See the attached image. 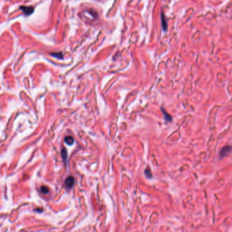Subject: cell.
<instances>
[{
  "mask_svg": "<svg viewBox=\"0 0 232 232\" xmlns=\"http://www.w3.org/2000/svg\"><path fill=\"white\" fill-rule=\"evenodd\" d=\"M144 174L147 177H148V178H151V177H152V174H151V170H149L148 168H146V170H145Z\"/></svg>",
  "mask_w": 232,
  "mask_h": 232,
  "instance_id": "10",
  "label": "cell"
},
{
  "mask_svg": "<svg viewBox=\"0 0 232 232\" xmlns=\"http://www.w3.org/2000/svg\"><path fill=\"white\" fill-rule=\"evenodd\" d=\"M65 142L69 146H71L74 143V139L72 136H66L65 137Z\"/></svg>",
  "mask_w": 232,
  "mask_h": 232,
  "instance_id": "4",
  "label": "cell"
},
{
  "mask_svg": "<svg viewBox=\"0 0 232 232\" xmlns=\"http://www.w3.org/2000/svg\"><path fill=\"white\" fill-rule=\"evenodd\" d=\"M40 191L43 194H47V193H48V192H49V189H48V186H42L40 187Z\"/></svg>",
  "mask_w": 232,
  "mask_h": 232,
  "instance_id": "8",
  "label": "cell"
},
{
  "mask_svg": "<svg viewBox=\"0 0 232 232\" xmlns=\"http://www.w3.org/2000/svg\"><path fill=\"white\" fill-rule=\"evenodd\" d=\"M162 110L163 111V113H164V117H165V119H166V121L167 122H170V121H172V117H171V116H170V115H169V114H168V113H166V111H164L163 109H162Z\"/></svg>",
  "mask_w": 232,
  "mask_h": 232,
  "instance_id": "6",
  "label": "cell"
},
{
  "mask_svg": "<svg viewBox=\"0 0 232 232\" xmlns=\"http://www.w3.org/2000/svg\"><path fill=\"white\" fill-rule=\"evenodd\" d=\"M65 184L68 188H72L74 185V178L72 176H68L65 181Z\"/></svg>",
  "mask_w": 232,
  "mask_h": 232,
  "instance_id": "3",
  "label": "cell"
},
{
  "mask_svg": "<svg viewBox=\"0 0 232 232\" xmlns=\"http://www.w3.org/2000/svg\"><path fill=\"white\" fill-rule=\"evenodd\" d=\"M232 151V147L230 146H225L221 149V152L219 153V157L221 159H223L224 157L227 156Z\"/></svg>",
  "mask_w": 232,
  "mask_h": 232,
  "instance_id": "1",
  "label": "cell"
},
{
  "mask_svg": "<svg viewBox=\"0 0 232 232\" xmlns=\"http://www.w3.org/2000/svg\"><path fill=\"white\" fill-rule=\"evenodd\" d=\"M61 155H62L63 159H64V162H66V161H67V157H68V155H67L66 149H65V148H63V149H62Z\"/></svg>",
  "mask_w": 232,
  "mask_h": 232,
  "instance_id": "9",
  "label": "cell"
},
{
  "mask_svg": "<svg viewBox=\"0 0 232 232\" xmlns=\"http://www.w3.org/2000/svg\"><path fill=\"white\" fill-rule=\"evenodd\" d=\"M162 27H163V29H164V31H166L167 28H168L167 21H166V19H165L164 14H162Z\"/></svg>",
  "mask_w": 232,
  "mask_h": 232,
  "instance_id": "7",
  "label": "cell"
},
{
  "mask_svg": "<svg viewBox=\"0 0 232 232\" xmlns=\"http://www.w3.org/2000/svg\"><path fill=\"white\" fill-rule=\"evenodd\" d=\"M50 56L53 57H55L57 59H64V55H63V53L61 52H52L50 53Z\"/></svg>",
  "mask_w": 232,
  "mask_h": 232,
  "instance_id": "5",
  "label": "cell"
},
{
  "mask_svg": "<svg viewBox=\"0 0 232 232\" xmlns=\"http://www.w3.org/2000/svg\"><path fill=\"white\" fill-rule=\"evenodd\" d=\"M20 9L27 16L31 15L34 11V8L32 6H21Z\"/></svg>",
  "mask_w": 232,
  "mask_h": 232,
  "instance_id": "2",
  "label": "cell"
}]
</instances>
